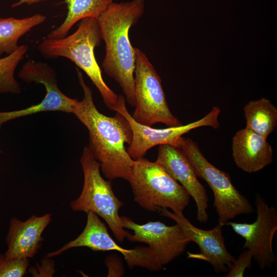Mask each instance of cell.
<instances>
[{
	"mask_svg": "<svg viewBox=\"0 0 277 277\" xmlns=\"http://www.w3.org/2000/svg\"><path fill=\"white\" fill-rule=\"evenodd\" d=\"M76 71L84 96L74 106L73 114L88 129L87 147L100 163L105 177L110 181L121 178L129 182L134 160L128 153L125 144L129 145L132 140L130 125L118 112H116L114 116L101 113L94 104L92 90L85 82L82 72L77 68Z\"/></svg>",
	"mask_w": 277,
	"mask_h": 277,
	"instance_id": "1",
	"label": "cell"
},
{
	"mask_svg": "<svg viewBox=\"0 0 277 277\" xmlns=\"http://www.w3.org/2000/svg\"><path fill=\"white\" fill-rule=\"evenodd\" d=\"M145 0L112 3L96 18L105 45L104 72L119 85L127 103L135 106V49L129 37L131 27L143 15Z\"/></svg>",
	"mask_w": 277,
	"mask_h": 277,
	"instance_id": "2",
	"label": "cell"
},
{
	"mask_svg": "<svg viewBox=\"0 0 277 277\" xmlns=\"http://www.w3.org/2000/svg\"><path fill=\"white\" fill-rule=\"evenodd\" d=\"M102 40L96 19L87 17L80 21L77 29L71 35L59 39L46 38L37 46L46 58H67L83 70L99 91L105 105L112 110L118 95L105 83L101 69L94 55V49Z\"/></svg>",
	"mask_w": 277,
	"mask_h": 277,
	"instance_id": "3",
	"label": "cell"
},
{
	"mask_svg": "<svg viewBox=\"0 0 277 277\" xmlns=\"http://www.w3.org/2000/svg\"><path fill=\"white\" fill-rule=\"evenodd\" d=\"M129 182L134 201L146 210L170 209L183 215L189 203L190 196L184 187L162 166L144 157L134 160Z\"/></svg>",
	"mask_w": 277,
	"mask_h": 277,
	"instance_id": "4",
	"label": "cell"
},
{
	"mask_svg": "<svg viewBox=\"0 0 277 277\" xmlns=\"http://www.w3.org/2000/svg\"><path fill=\"white\" fill-rule=\"evenodd\" d=\"M80 163L84 173L83 187L80 196L71 202L70 206L73 211L86 213L91 211L101 216L116 240L123 242L128 232L123 227L118 214L123 203L115 196L111 181L102 176L100 164L87 146L83 150Z\"/></svg>",
	"mask_w": 277,
	"mask_h": 277,
	"instance_id": "5",
	"label": "cell"
},
{
	"mask_svg": "<svg viewBox=\"0 0 277 277\" xmlns=\"http://www.w3.org/2000/svg\"><path fill=\"white\" fill-rule=\"evenodd\" d=\"M179 148L190 161L197 177L206 181L211 189L219 222L224 225L239 215L253 212L250 202L234 187L229 174L212 165L196 143L190 138L183 137Z\"/></svg>",
	"mask_w": 277,
	"mask_h": 277,
	"instance_id": "6",
	"label": "cell"
},
{
	"mask_svg": "<svg viewBox=\"0 0 277 277\" xmlns=\"http://www.w3.org/2000/svg\"><path fill=\"white\" fill-rule=\"evenodd\" d=\"M135 49V109L132 115L137 123L149 126L162 123L169 127L183 125L171 112L161 77L146 55Z\"/></svg>",
	"mask_w": 277,
	"mask_h": 277,
	"instance_id": "7",
	"label": "cell"
},
{
	"mask_svg": "<svg viewBox=\"0 0 277 277\" xmlns=\"http://www.w3.org/2000/svg\"><path fill=\"white\" fill-rule=\"evenodd\" d=\"M112 110L121 114L128 121L132 132V140L127 151L133 160L144 157L147 151L156 145L167 144L179 148L183 135L192 129L203 126L217 129L220 126L218 120L220 109L214 106L203 118L179 126L156 129L136 122L128 112L126 100L123 95H118L116 104Z\"/></svg>",
	"mask_w": 277,
	"mask_h": 277,
	"instance_id": "8",
	"label": "cell"
},
{
	"mask_svg": "<svg viewBox=\"0 0 277 277\" xmlns=\"http://www.w3.org/2000/svg\"><path fill=\"white\" fill-rule=\"evenodd\" d=\"M255 204L257 217L253 223L228 221L224 225L230 226L245 239L242 248L249 250L259 267L264 269L271 267L276 260L272 240L277 230V211L273 207H270L259 193L255 196Z\"/></svg>",
	"mask_w": 277,
	"mask_h": 277,
	"instance_id": "9",
	"label": "cell"
},
{
	"mask_svg": "<svg viewBox=\"0 0 277 277\" xmlns=\"http://www.w3.org/2000/svg\"><path fill=\"white\" fill-rule=\"evenodd\" d=\"M121 217L124 228L133 231L132 233L128 232L127 239L131 242L147 244L162 266L182 254L191 242L177 223L168 226L160 221H149L138 224L128 217Z\"/></svg>",
	"mask_w": 277,
	"mask_h": 277,
	"instance_id": "10",
	"label": "cell"
},
{
	"mask_svg": "<svg viewBox=\"0 0 277 277\" xmlns=\"http://www.w3.org/2000/svg\"><path fill=\"white\" fill-rule=\"evenodd\" d=\"M160 214L174 221L183 229L191 242L199 247L198 253L188 252V258L206 261L210 264L217 273L228 272L235 259L227 250L221 223L210 230L199 228L183 215H177L168 209L158 210Z\"/></svg>",
	"mask_w": 277,
	"mask_h": 277,
	"instance_id": "11",
	"label": "cell"
},
{
	"mask_svg": "<svg viewBox=\"0 0 277 277\" xmlns=\"http://www.w3.org/2000/svg\"><path fill=\"white\" fill-rule=\"evenodd\" d=\"M155 162L187 190L195 203L197 220L200 223H206L208 220L207 191L198 180L192 165L182 150L170 145H160Z\"/></svg>",
	"mask_w": 277,
	"mask_h": 277,
	"instance_id": "12",
	"label": "cell"
},
{
	"mask_svg": "<svg viewBox=\"0 0 277 277\" xmlns=\"http://www.w3.org/2000/svg\"><path fill=\"white\" fill-rule=\"evenodd\" d=\"M51 213L37 216L32 215L21 221L12 217L6 236L7 250L4 254L8 260L32 258L37 252L44 239L42 234L51 221Z\"/></svg>",
	"mask_w": 277,
	"mask_h": 277,
	"instance_id": "13",
	"label": "cell"
},
{
	"mask_svg": "<svg viewBox=\"0 0 277 277\" xmlns=\"http://www.w3.org/2000/svg\"><path fill=\"white\" fill-rule=\"evenodd\" d=\"M232 152L237 167L244 172H256L273 162V149L267 138L246 128L232 138Z\"/></svg>",
	"mask_w": 277,
	"mask_h": 277,
	"instance_id": "14",
	"label": "cell"
},
{
	"mask_svg": "<svg viewBox=\"0 0 277 277\" xmlns=\"http://www.w3.org/2000/svg\"><path fill=\"white\" fill-rule=\"evenodd\" d=\"M87 223L83 232L60 249L48 253L47 256L52 258L60 255L71 248L85 247L95 251L120 252L123 255L127 263H131L136 255V249H127L120 247L110 236L106 227L97 214L89 211L87 213Z\"/></svg>",
	"mask_w": 277,
	"mask_h": 277,
	"instance_id": "15",
	"label": "cell"
},
{
	"mask_svg": "<svg viewBox=\"0 0 277 277\" xmlns=\"http://www.w3.org/2000/svg\"><path fill=\"white\" fill-rule=\"evenodd\" d=\"M18 77L28 84H42L46 90L45 96L57 107L59 111L73 113L78 100L67 96L61 91L56 71L47 63L29 60L19 70Z\"/></svg>",
	"mask_w": 277,
	"mask_h": 277,
	"instance_id": "16",
	"label": "cell"
},
{
	"mask_svg": "<svg viewBox=\"0 0 277 277\" xmlns=\"http://www.w3.org/2000/svg\"><path fill=\"white\" fill-rule=\"evenodd\" d=\"M114 0H65L67 14L64 22L47 36L50 39H59L67 36L73 25L87 17L97 18Z\"/></svg>",
	"mask_w": 277,
	"mask_h": 277,
	"instance_id": "17",
	"label": "cell"
},
{
	"mask_svg": "<svg viewBox=\"0 0 277 277\" xmlns=\"http://www.w3.org/2000/svg\"><path fill=\"white\" fill-rule=\"evenodd\" d=\"M244 113L245 128L266 138L277 125V108L265 97L249 101Z\"/></svg>",
	"mask_w": 277,
	"mask_h": 277,
	"instance_id": "18",
	"label": "cell"
},
{
	"mask_svg": "<svg viewBox=\"0 0 277 277\" xmlns=\"http://www.w3.org/2000/svg\"><path fill=\"white\" fill-rule=\"evenodd\" d=\"M46 19V16L41 14L22 18L0 17V57L16 50L19 39Z\"/></svg>",
	"mask_w": 277,
	"mask_h": 277,
	"instance_id": "19",
	"label": "cell"
},
{
	"mask_svg": "<svg viewBox=\"0 0 277 277\" xmlns=\"http://www.w3.org/2000/svg\"><path fill=\"white\" fill-rule=\"evenodd\" d=\"M28 49L27 45H20L12 53L0 57V93L17 94L21 92V88L15 78L14 73Z\"/></svg>",
	"mask_w": 277,
	"mask_h": 277,
	"instance_id": "20",
	"label": "cell"
},
{
	"mask_svg": "<svg viewBox=\"0 0 277 277\" xmlns=\"http://www.w3.org/2000/svg\"><path fill=\"white\" fill-rule=\"evenodd\" d=\"M29 265L28 259L8 260L0 254V277H22Z\"/></svg>",
	"mask_w": 277,
	"mask_h": 277,
	"instance_id": "21",
	"label": "cell"
},
{
	"mask_svg": "<svg viewBox=\"0 0 277 277\" xmlns=\"http://www.w3.org/2000/svg\"><path fill=\"white\" fill-rule=\"evenodd\" d=\"M253 256L248 249L244 250L233 263L229 269L226 277H243L247 269H250L252 267Z\"/></svg>",
	"mask_w": 277,
	"mask_h": 277,
	"instance_id": "22",
	"label": "cell"
},
{
	"mask_svg": "<svg viewBox=\"0 0 277 277\" xmlns=\"http://www.w3.org/2000/svg\"><path fill=\"white\" fill-rule=\"evenodd\" d=\"M49 257L47 256L46 259L42 261L41 265L39 264L36 266L37 270L38 272H36L33 276H52L55 272V264L54 262L50 259Z\"/></svg>",
	"mask_w": 277,
	"mask_h": 277,
	"instance_id": "23",
	"label": "cell"
},
{
	"mask_svg": "<svg viewBox=\"0 0 277 277\" xmlns=\"http://www.w3.org/2000/svg\"><path fill=\"white\" fill-rule=\"evenodd\" d=\"M47 0H19L18 2L14 3L12 5V8H15L19 7L22 5L27 4V5H31L33 4H36L42 1H45Z\"/></svg>",
	"mask_w": 277,
	"mask_h": 277,
	"instance_id": "24",
	"label": "cell"
},
{
	"mask_svg": "<svg viewBox=\"0 0 277 277\" xmlns=\"http://www.w3.org/2000/svg\"><path fill=\"white\" fill-rule=\"evenodd\" d=\"M2 152V151L0 150V153Z\"/></svg>",
	"mask_w": 277,
	"mask_h": 277,
	"instance_id": "25",
	"label": "cell"
}]
</instances>
